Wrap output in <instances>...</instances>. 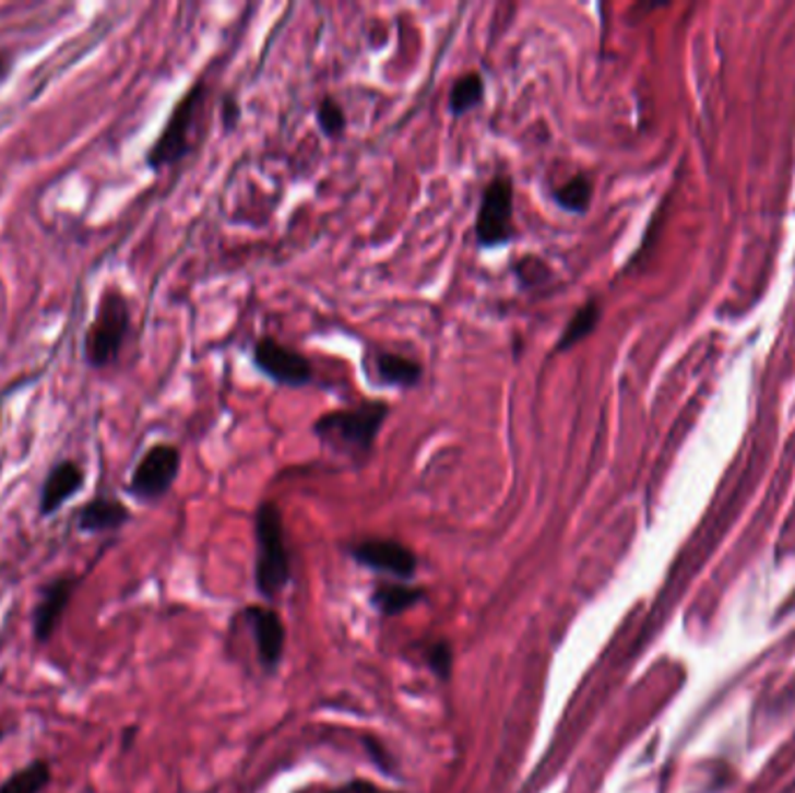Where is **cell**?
<instances>
[{"label":"cell","instance_id":"cell-14","mask_svg":"<svg viewBox=\"0 0 795 793\" xmlns=\"http://www.w3.org/2000/svg\"><path fill=\"white\" fill-rule=\"evenodd\" d=\"M598 323H601V303L598 300L584 303L582 308L570 317V321H568V327L563 329V333L558 335L554 354H566L574 345H580V342L584 338H589L595 331V327H598Z\"/></svg>","mask_w":795,"mask_h":793},{"label":"cell","instance_id":"cell-2","mask_svg":"<svg viewBox=\"0 0 795 793\" xmlns=\"http://www.w3.org/2000/svg\"><path fill=\"white\" fill-rule=\"evenodd\" d=\"M131 331V305L119 286H105L94 321L84 333V360L92 368H107L119 358Z\"/></svg>","mask_w":795,"mask_h":793},{"label":"cell","instance_id":"cell-13","mask_svg":"<svg viewBox=\"0 0 795 793\" xmlns=\"http://www.w3.org/2000/svg\"><path fill=\"white\" fill-rule=\"evenodd\" d=\"M247 619L251 630H254L261 661L265 665H275L284 652V626L280 617L268 607H251L247 612Z\"/></svg>","mask_w":795,"mask_h":793},{"label":"cell","instance_id":"cell-16","mask_svg":"<svg viewBox=\"0 0 795 793\" xmlns=\"http://www.w3.org/2000/svg\"><path fill=\"white\" fill-rule=\"evenodd\" d=\"M486 82L479 72H465L449 92V113L454 117H463L484 103Z\"/></svg>","mask_w":795,"mask_h":793},{"label":"cell","instance_id":"cell-1","mask_svg":"<svg viewBox=\"0 0 795 793\" xmlns=\"http://www.w3.org/2000/svg\"><path fill=\"white\" fill-rule=\"evenodd\" d=\"M389 403L368 401L349 410H333L321 414L312 424L315 436L331 449L345 454H368L389 419Z\"/></svg>","mask_w":795,"mask_h":793},{"label":"cell","instance_id":"cell-4","mask_svg":"<svg viewBox=\"0 0 795 793\" xmlns=\"http://www.w3.org/2000/svg\"><path fill=\"white\" fill-rule=\"evenodd\" d=\"M288 582V552L284 524L275 502H261L257 512V584L263 596L275 593Z\"/></svg>","mask_w":795,"mask_h":793},{"label":"cell","instance_id":"cell-25","mask_svg":"<svg viewBox=\"0 0 795 793\" xmlns=\"http://www.w3.org/2000/svg\"><path fill=\"white\" fill-rule=\"evenodd\" d=\"M0 741H3V729H0Z\"/></svg>","mask_w":795,"mask_h":793},{"label":"cell","instance_id":"cell-5","mask_svg":"<svg viewBox=\"0 0 795 793\" xmlns=\"http://www.w3.org/2000/svg\"><path fill=\"white\" fill-rule=\"evenodd\" d=\"M514 233V182L510 175H496L482 193L475 240L482 249H496L508 245Z\"/></svg>","mask_w":795,"mask_h":793},{"label":"cell","instance_id":"cell-8","mask_svg":"<svg viewBox=\"0 0 795 793\" xmlns=\"http://www.w3.org/2000/svg\"><path fill=\"white\" fill-rule=\"evenodd\" d=\"M78 584H80V577L63 575V577H54V580H49L40 589L38 601H35V607H33V638L40 644L49 642V638L57 634V628L66 615V609L70 605V599H72V593H75Z\"/></svg>","mask_w":795,"mask_h":793},{"label":"cell","instance_id":"cell-7","mask_svg":"<svg viewBox=\"0 0 795 793\" xmlns=\"http://www.w3.org/2000/svg\"><path fill=\"white\" fill-rule=\"evenodd\" d=\"M251 360L254 366L280 387L288 389H300L312 384L315 380V368L310 358L302 356L300 352L282 345L275 338H261L257 340L254 350H251Z\"/></svg>","mask_w":795,"mask_h":793},{"label":"cell","instance_id":"cell-10","mask_svg":"<svg viewBox=\"0 0 795 793\" xmlns=\"http://www.w3.org/2000/svg\"><path fill=\"white\" fill-rule=\"evenodd\" d=\"M84 471L78 461L63 459L47 473L40 489V514H57L63 505L82 492Z\"/></svg>","mask_w":795,"mask_h":793},{"label":"cell","instance_id":"cell-17","mask_svg":"<svg viewBox=\"0 0 795 793\" xmlns=\"http://www.w3.org/2000/svg\"><path fill=\"white\" fill-rule=\"evenodd\" d=\"M49 782H51V768L47 761L38 759L20 770H14L10 778L0 784V793H43Z\"/></svg>","mask_w":795,"mask_h":793},{"label":"cell","instance_id":"cell-22","mask_svg":"<svg viewBox=\"0 0 795 793\" xmlns=\"http://www.w3.org/2000/svg\"><path fill=\"white\" fill-rule=\"evenodd\" d=\"M240 117H242V113H240L238 100H235V96H228L224 100V123H226V129H235V126H238V121H240Z\"/></svg>","mask_w":795,"mask_h":793},{"label":"cell","instance_id":"cell-19","mask_svg":"<svg viewBox=\"0 0 795 793\" xmlns=\"http://www.w3.org/2000/svg\"><path fill=\"white\" fill-rule=\"evenodd\" d=\"M419 599H422V593L407 589V587H379L375 593V603L379 609L384 612V615H397V612H405Z\"/></svg>","mask_w":795,"mask_h":793},{"label":"cell","instance_id":"cell-9","mask_svg":"<svg viewBox=\"0 0 795 793\" xmlns=\"http://www.w3.org/2000/svg\"><path fill=\"white\" fill-rule=\"evenodd\" d=\"M354 556L364 566L391 572L395 577H412L414 568H417V558H414V554L405 545L384 537H372L358 543L354 547Z\"/></svg>","mask_w":795,"mask_h":793},{"label":"cell","instance_id":"cell-20","mask_svg":"<svg viewBox=\"0 0 795 793\" xmlns=\"http://www.w3.org/2000/svg\"><path fill=\"white\" fill-rule=\"evenodd\" d=\"M317 123L321 133L327 138H340L345 135L347 131V115L345 110H342V105L335 100V98H323L319 105H317Z\"/></svg>","mask_w":795,"mask_h":793},{"label":"cell","instance_id":"cell-23","mask_svg":"<svg viewBox=\"0 0 795 793\" xmlns=\"http://www.w3.org/2000/svg\"><path fill=\"white\" fill-rule=\"evenodd\" d=\"M331 793H387L382 789H377L375 784L370 782H352V784H345L342 789H335Z\"/></svg>","mask_w":795,"mask_h":793},{"label":"cell","instance_id":"cell-11","mask_svg":"<svg viewBox=\"0 0 795 793\" xmlns=\"http://www.w3.org/2000/svg\"><path fill=\"white\" fill-rule=\"evenodd\" d=\"M131 512L119 498L112 496H96L82 505L78 512V529L82 533H107L117 531L123 524H129Z\"/></svg>","mask_w":795,"mask_h":793},{"label":"cell","instance_id":"cell-15","mask_svg":"<svg viewBox=\"0 0 795 793\" xmlns=\"http://www.w3.org/2000/svg\"><path fill=\"white\" fill-rule=\"evenodd\" d=\"M591 198H593V182L584 173L572 175L563 185L554 187L551 191V201L570 214H584L591 205Z\"/></svg>","mask_w":795,"mask_h":793},{"label":"cell","instance_id":"cell-18","mask_svg":"<svg viewBox=\"0 0 795 793\" xmlns=\"http://www.w3.org/2000/svg\"><path fill=\"white\" fill-rule=\"evenodd\" d=\"M512 275L519 280V284L523 288H535V286H545L551 280V268L545 259L531 255V257H521L512 265Z\"/></svg>","mask_w":795,"mask_h":793},{"label":"cell","instance_id":"cell-3","mask_svg":"<svg viewBox=\"0 0 795 793\" xmlns=\"http://www.w3.org/2000/svg\"><path fill=\"white\" fill-rule=\"evenodd\" d=\"M205 100H207V86L203 80L195 82L189 92L177 100V105L173 107V113L164 126V131H161V135L150 147L147 156H144V161H147V166L154 173H161L168 166H175L185 156L191 154L195 126H198V119H201Z\"/></svg>","mask_w":795,"mask_h":793},{"label":"cell","instance_id":"cell-12","mask_svg":"<svg viewBox=\"0 0 795 793\" xmlns=\"http://www.w3.org/2000/svg\"><path fill=\"white\" fill-rule=\"evenodd\" d=\"M372 377L377 384L393 389H412L422 382L424 366L419 360L395 352H377L372 356Z\"/></svg>","mask_w":795,"mask_h":793},{"label":"cell","instance_id":"cell-24","mask_svg":"<svg viewBox=\"0 0 795 793\" xmlns=\"http://www.w3.org/2000/svg\"><path fill=\"white\" fill-rule=\"evenodd\" d=\"M8 72H10V59H8V54L0 51V82H3Z\"/></svg>","mask_w":795,"mask_h":793},{"label":"cell","instance_id":"cell-21","mask_svg":"<svg viewBox=\"0 0 795 793\" xmlns=\"http://www.w3.org/2000/svg\"><path fill=\"white\" fill-rule=\"evenodd\" d=\"M428 661L442 677H447L449 675V665H451V649L447 644H436L430 649Z\"/></svg>","mask_w":795,"mask_h":793},{"label":"cell","instance_id":"cell-6","mask_svg":"<svg viewBox=\"0 0 795 793\" xmlns=\"http://www.w3.org/2000/svg\"><path fill=\"white\" fill-rule=\"evenodd\" d=\"M182 467V452L170 442H156L142 454L129 480V494L142 502L164 498Z\"/></svg>","mask_w":795,"mask_h":793}]
</instances>
